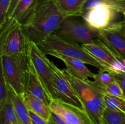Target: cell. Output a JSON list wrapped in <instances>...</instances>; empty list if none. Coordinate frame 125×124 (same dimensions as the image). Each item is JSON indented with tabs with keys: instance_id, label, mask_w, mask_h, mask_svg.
<instances>
[{
	"instance_id": "obj_24",
	"label": "cell",
	"mask_w": 125,
	"mask_h": 124,
	"mask_svg": "<svg viewBox=\"0 0 125 124\" xmlns=\"http://www.w3.org/2000/svg\"><path fill=\"white\" fill-rule=\"evenodd\" d=\"M9 96V87L3 74L0 77V106L3 105Z\"/></svg>"
},
{
	"instance_id": "obj_14",
	"label": "cell",
	"mask_w": 125,
	"mask_h": 124,
	"mask_svg": "<svg viewBox=\"0 0 125 124\" xmlns=\"http://www.w3.org/2000/svg\"><path fill=\"white\" fill-rule=\"evenodd\" d=\"M26 93L31 94L33 96L42 100L49 106L52 101V98L48 93L42 81L37 73L34 65L31 62L30 60L26 82Z\"/></svg>"
},
{
	"instance_id": "obj_1",
	"label": "cell",
	"mask_w": 125,
	"mask_h": 124,
	"mask_svg": "<svg viewBox=\"0 0 125 124\" xmlns=\"http://www.w3.org/2000/svg\"><path fill=\"white\" fill-rule=\"evenodd\" d=\"M66 17L55 1L37 5L23 25L28 40L37 44L41 43L58 30Z\"/></svg>"
},
{
	"instance_id": "obj_29",
	"label": "cell",
	"mask_w": 125,
	"mask_h": 124,
	"mask_svg": "<svg viewBox=\"0 0 125 124\" xmlns=\"http://www.w3.org/2000/svg\"><path fill=\"white\" fill-rule=\"evenodd\" d=\"M48 122L50 124H68L62 118L53 113L51 114L48 120Z\"/></svg>"
},
{
	"instance_id": "obj_26",
	"label": "cell",
	"mask_w": 125,
	"mask_h": 124,
	"mask_svg": "<svg viewBox=\"0 0 125 124\" xmlns=\"http://www.w3.org/2000/svg\"><path fill=\"white\" fill-rule=\"evenodd\" d=\"M12 0H0V27L6 21Z\"/></svg>"
},
{
	"instance_id": "obj_18",
	"label": "cell",
	"mask_w": 125,
	"mask_h": 124,
	"mask_svg": "<svg viewBox=\"0 0 125 124\" xmlns=\"http://www.w3.org/2000/svg\"><path fill=\"white\" fill-rule=\"evenodd\" d=\"M87 0H55L61 12L67 17H80Z\"/></svg>"
},
{
	"instance_id": "obj_11",
	"label": "cell",
	"mask_w": 125,
	"mask_h": 124,
	"mask_svg": "<svg viewBox=\"0 0 125 124\" xmlns=\"http://www.w3.org/2000/svg\"><path fill=\"white\" fill-rule=\"evenodd\" d=\"M50 107L68 124H93L85 111L61 99L52 100Z\"/></svg>"
},
{
	"instance_id": "obj_3",
	"label": "cell",
	"mask_w": 125,
	"mask_h": 124,
	"mask_svg": "<svg viewBox=\"0 0 125 124\" xmlns=\"http://www.w3.org/2000/svg\"><path fill=\"white\" fill-rule=\"evenodd\" d=\"M1 72L10 87L23 97L26 92L29 58L27 53L1 55Z\"/></svg>"
},
{
	"instance_id": "obj_9",
	"label": "cell",
	"mask_w": 125,
	"mask_h": 124,
	"mask_svg": "<svg viewBox=\"0 0 125 124\" xmlns=\"http://www.w3.org/2000/svg\"><path fill=\"white\" fill-rule=\"evenodd\" d=\"M81 46L94 57L104 69L112 74H122V64L120 60L117 58L108 47L99 38H96L92 43Z\"/></svg>"
},
{
	"instance_id": "obj_22",
	"label": "cell",
	"mask_w": 125,
	"mask_h": 124,
	"mask_svg": "<svg viewBox=\"0 0 125 124\" xmlns=\"http://www.w3.org/2000/svg\"><path fill=\"white\" fill-rule=\"evenodd\" d=\"M125 121V113L105 109L103 114L102 124H122Z\"/></svg>"
},
{
	"instance_id": "obj_32",
	"label": "cell",
	"mask_w": 125,
	"mask_h": 124,
	"mask_svg": "<svg viewBox=\"0 0 125 124\" xmlns=\"http://www.w3.org/2000/svg\"><path fill=\"white\" fill-rule=\"evenodd\" d=\"M123 14H124V15H125V12H124V13H123Z\"/></svg>"
},
{
	"instance_id": "obj_4",
	"label": "cell",
	"mask_w": 125,
	"mask_h": 124,
	"mask_svg": "<svg viewBox=\"0 0 125 124\" xmlns=\"http://www.w3.org/2000/svg\"><path fill=\"white\" fill-rule=\"evenodd\" d=\"M0 29L1 55L28 52L29 40L22 24L15 19H8Z\"/></svg>"
},
{
	"instance_id": "obj_12",
	"label": "cell",
	"mask_w": 125,
	"mask_h": 124,
	"mask_svg": "<svg viewBox=\"0 0 125 124\" xmlns=\"http://www.w3.org/2000/svg\"><path fill=\"white\" fill-rule=\"evenodd\" d=\"M118 12L109 6L99 4L94 6L82 15L84 22L96 30L104 29L114 23Z\"/></svg>"
},
{
	"instance_id": "obj_7",
	"label": "cell",
	"mask_w": 125,
	"mask_h": 124,
	"mask_svg": "<svg viewBox=\"0 0 125 124\" xmlns=\"http://www.w3.org/2000/svg\"><path fill=\"white\" fill-rule=\"evenodd\" d=\"M28 54L31 62L34 65L48 93L52 100L54 99L55 95L52 81V62L46 57V54L40 49L37 44L29 40L28 43Z\"/></svg>"
},
{
	"instance_id": "obj_30",
	"label": "cell",
	"mask_w": 125,
	"mask_h": 124,
	"mask_svg": "<svg viewBox=\"0 0 125 124\" xmlns=\"http://www.w3.org/2000/svg\"><path fill=\"white\" fill-rule=\"evenodd\" d=\"M122 64V74H125V59L121 60Z\"/></svg>"
},
{
	"instance_id": "obj_33",
	"label": "cell",
	"mask_w": 125,
	"mask_h": 124,
	"mask_svg": "<svg viewBox=\"0 0 125 124\" xmlns=\"http://www.w3.org/2000/svg\"><path fill=\"white\" fill-rule=\"evenodd\" d=\"M125 124V122H123V124Z\"/></svg>"
},
{
	"instance_id": "obj_15",
	"label": "cell",
	"mask_w": 125,
	"mask_h": 124,
	"mask_svg": "<svg viewBox=\"0 0 125 124\" xmlns=\"http://www.w3.org/2000/svg\"><path fill=\"white\" fill-rule=\"evenodd\" d=\"M51 56L62 61L67 67L66 69L77 77L82 79H94L95 77V74L90 71L86 67L85 63L81 60L61 53H53Z\"/></svg>"
},
{
	"instance_id": "obj_6",
	"label": "cell",
	"mask_w": 125,
	"mask_h": 124,
	"mask_svg": "<svg viewBox=\"0 0 125 124\" xmlns=\"http://www.w3.org/2000/svg\"><path fill=\"white\" fill-rule=\"evenodd\" d=\"M74 17H66L54 34L65 41L78 44L90 43L98 38V30L92 29L85 22L80 21Z\"/></svg>"
},
{
	"instance_id": "obj_25",
	"label": "cell",
	"mask_w": 125,
	"mask_h": 124,
	"mask_svg": "<svg viewBox=\"0 0 125 124\" xmlns=\"http://www.w3.org/2000/svg\"><path fill=\"white\" fill-rule=\"evenodd\" d=\"M104 92L107 94L111 95V96L119 97V98H125L122 88L120 86L119 83L116 81H114L112 83L109 85L104 89Z\"/></svg>"
},
{
	"instance_id": "obj_2",
	"label": "cell",
	"mask_w": 125,
	"mask_h": 124,
	"mask_svg": "<svg viewBox=\"0 0 125 124\" xmlns=\"http://www.w3.org/2000/svg\"><path fill=\"white\" fill-rule=\"evenodd\" d=\"M63 71L75 89L92 124H102L103 114L106 108L103 101L104 91L94 81L77 77L66 69Z\"/></svg>"
},
{
	"instance_id": "obj_10",
	"label": "cell",
	"mask_w": 125,
	"mask_h": 124,
	"mask_svg": "<svg viewBox=\"0 0 125 124\" xmlns=\"http://www.w3.org/2000/svg\"><path fill=\"white\" fill-rule=\"evenodd\" d=\"M98 31V38L115 56L125 59V21L114 22L109 26Z\"/></svg>"
},
{
	"instance_id": "obj_31",
	"label": "cell",
	"mask_w": 125,
	"mask_h": 124,
	"mask_svg": "<svg viewBox=\"0 0 125 124\" xmlns=\"http://www.w3.org/2000/svg\"><path fill=\"white\" fill-rule=\"evenodd\" d=\"M55 1V0H37V5L39 4L43 3V2H47V1Z\"/></svg>"
},
{
	"instance_id": "obj_19",
	"label": "cell",
	"mask_w": 125,
	"mask_h": 124,
	"mask_svg": "<svg viewBox=\"0 0 125 124\" xmlns=\"http://www.w3.org/2000/svg\"><path fill=\"white\" fill-rule=\"evenodd\" d=\"M1 124H20L9 91V96L4 104L0 106Z\"/></svg>"
},
{
	"instance_id": "obj_16",
	"label": "cell",
	"mask_w": 125,
	"mask_h": 124,
	"mask_svg": "<svg viewBox=\"0 0 125 124\" xmlns=\"http://www.w3.org/2000/svg\"><path fill=\"white\" fill-rule=\"evenodd\" d=\"M23 98L29 110L34 112L48 121L52 114L50 106L45 103L42 100L33 96L31 94L26 93Z\"/></svg>"
},
{
	"instance_id": "obj_8",
	"label": "cell",
	"mask_w": 125,
	"mask_h": 124,
	"mask_svg": "<svg viewBox=\"0 0 125 124\" xmlns=\"http://www.w3.org/2000/svg\"><path fill=\"white\" fill-rule=\"evenodd\" d=\"M51 67L52 88L55 98L61 99L84 110L75 89L64 73L63 69H60L52 62L51 63Z\"/></svg>"
},
{
	"instance_id": "obj_20",
	"label": "cell",
	"mask_w": 125,
	"mask_h": 124,
	"mask_svg": "<svg viewBox=\"0 0 125 124\" xmlns=\"http://www.w3.org/2000/svg\"><path fill=\"white\" fill-rule=\"evenodd\" d=\"M99 4L109 6L118 13H124L125 11V0H87L82 9L80 17L88 10Z\"/></svg>"
},
{
	"instance_id": "obj_5",
	"label": "cell",
	"mask_w": 125,
	"mask_h": 124,
	"mask_svg": "<svg viewBox=\"0 0 125 124\" xmlns=\"http://www.w3.org/2000/svg\"><path fill=\"white\" fill-rule=\"evenodd\" d=\"M37 45L46 55H52L53 53H61L81 60L85 64L97 68L99 70H104L99 62L88 53L81 45L65 41L55 34Z\"/></svg>"
},
{
	"instance_id": "obj_27",
	"label": "cell",
	"mask_w": 125,
	"mask_h": 124,
	"mask_svg": "<svg viewBox=\"0 0 125 124\" xmlns=\"http://www.w3.org/2000/svg\"><path fill=\"white\" fill-rule=\"evenodd\" d=\"M29 113L32 124H50L48 120H45L42 117L39 116V115L34 113V112L29 110Z\"/></svg>"
},
{
	"instance_id": "obj_23",
	"label": "cell",
	"mask_w": 125,
	"mask_h": 124,
	"mask_svg": "<svg viewBox=\"0 0 125 124\" xmlns=\"http://www.w3.org/2000/svg\"><path fill=\"white\" fill-rule=\"evenodd\" d=\"M115 81L114 74L106 70H100L98 72L95 74L94 79V82L100 88L104 91V89Z\"/></svg>"
},
{
	"instance_id": "obj_17",
	"label": "cell",
	"mask_w": 125,
	"mask_h": 124,
	"mask_svg": "<svg viewBox=\"0 0 125 124\" xmlns=\"http://www.w3.org/2000/svg\"><path fill=\"white\" fill-rule=\"evenodd\" d=\"M9 87L10 94L12 102L14 106L15 110L18 117V122L20 124H32L31 119L29 115V109L27 108L23 98L18 96L13 91V90Z\"/></svg>"
},
{
	"instance_id": "obj_28",
	"label": "cell",
	"mask_w": 125,
	"mask_h": 124,
	"mask_svg": "<svg viewBox=\"0 0 125 124\" xmlns=\"http://www.w3.org/2000/svg\"><path fill=\"white\" fill-rule=\"evenodd\" d=\"M115 79V81L119 83L120 86L122 89L125 98V74H114Z\"/></svg>"
},
{
	"instance_id": "obj_21",
	"label": "cell",
	"mask_w": 125,
	"mask_h": 124,
	"mask_svg": "<svg viewBox=\"0 0 125 124\" xmlns=\"http://www.w3.org/2000/svg\"><path fill=\"white\" fill-rule=\"evenodd\" d=\"M103 101L106 108L125 113V99L104 93Z\"/></svg>"
},
{
	"instance_id": "obj_34",
	"label": "cell",
	"mask_w": 125,
	"mask_h": 124,
	"mask_svg": "<svg viewBox=\"0 0 125 124\" xmlns=\"http://www.w3.org/2000/svg\"></svg>"
},
{
	"instance_id": "obj_13",
	"label": "cell",
	"mask_w": 125,
	"mask_h": 124,
	"mask_svg": "<svg viewBox=\"0 0 125 124\" xmlns=\"http://www.w3.org/2000/svg\"><path fill=\"white\" fill-rule=\"evenodd\" d=\"M37 3V0H12L6 20L15 19L23 26L34 11Z\"/></svg>"
}]
</instances>
